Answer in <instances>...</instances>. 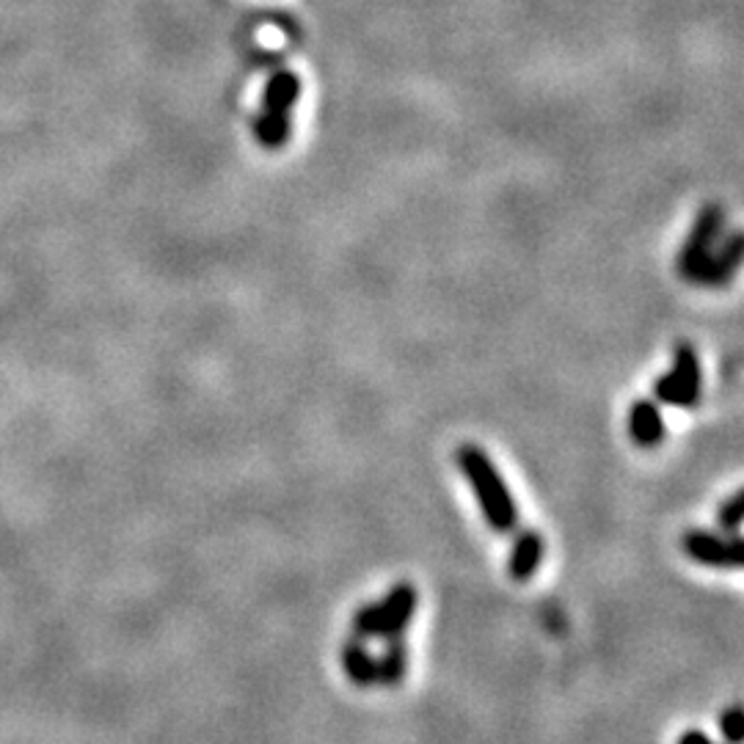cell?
Wrapping results in <instances>:
<instances>
[{"label":"cell","mask_w":744,"mask_h":744,"mask_svg":"<svg viewBox=\"0 0 744 744\" xmlns=\"http://www.w3.org/2000/svg\"><path fill=\"white\" fill-rule=\"evenodd\" d=\"M725 229V210L720 205H706L698 212L692 232L679 256V271L687 282L717 287L736 273L742 262V234Z\"/></svg>","instance_id":"6da1fadb"},{"label":"cell","mask_w":744,"mask_h":744,"mask_svg":"<svg viewBox=\"0 0 744 744\" xmlns=\"http://www.w3.org/2000/svg\"><path fill=\"white\" fill-rule=\"evenodd\" d=\"M455 461L461 467L463 478H467L469 489H472L489 527L494 533H511L518 524V507L511 489H507L505 478H502L496 463L489 458V452L478 444H461L455 452Z\"/></svg>","instance_id":"7a4b0ae2"},{"label":"cell","mask_w":744,"mask_h":744,"mask_svg":"<svg viewBox=\"0 0 744 744\" xmlns=\"http://www.w3.org/2000/svg\"><path fill=\"white\" fill-rule=\"evenodd\" d=\"M301 97V81L293 70H279L268 77L262 111L254 119V138L265 149H282L293 133V108Z\"/></svg>","instance_id":"3957f363"},{"label":"cell","mask_w":744,"mask_h":744,"mask_svg":"<svg viewBox=\"0 0 744 744\" xmlns=\"http://www.w3.org/2000/svg\"><path fill=\"white\" fill-rule=\"evenodd\" d=\"M419 593L411 581H397L380 601L361 604L354 615V631L361 640H389L406 635L417 615Z\"/></svg>","instance_id":"277c9868"},{"label":"cell","mask_w":744,"mask_h":744,"mask_svg":"<svg viewBox=\"0 0 744 744\" xmlns=\"http://www.w3.org/2000/svg\"><path fill=\"white\" fill-rule=\"evenodd\" d=\"M703 370L695 348L690 343H679L673 348V367L653 380V400L659 406L692 408L701 400Z\"/></svg>","instance_id":"5b68a950"},{"label":"cell","mask_w":744,"mask_h":744,"mask_svg":"<svg viewBox=\"0 0 744 744\" xmlns=\"http://www.w3.org/2000/svg\"><path fill=\"white\" fill-rule=\"evenodd\" d=\"M684 552L695 563L709 568H740L742 538L740 533H712V530H690L684 535Z\"/></svg>","instance_id":"8992f818"},{"label":"cell","mask_w":744,"mask_h":744,"mask_svg":"<svg viewBox=\"0 0 744 744\" xmlns=\"http://www.w3.org/2000/svg\"><path fill=\"white\" fill-rule=\"evenodd\" d=\"M544 535L538 530H522L516 535L511 546V563H507V570L516 581H530L535 574H538L541 563H544Z\"/></svg>","instance_id":"52a82bcc"},{"label":"cell","mask_w":744,"mask_h":744,"mask_svg":"<svg viewBox=\"0 0 744 744\" xmlns=\"http://www.w3.org/2000/svg\"><path fill=\"white\" fill-rule=\"evenodd\" d=\"M629 436L635 444L659 447L664 441V417L657 400H637L629 408Z\"/></svg>","instance_id":"ba28073f"},{"label":"cell","mask_w":744,"mask_h":744,"mask_svg":"<svg viewBox=\"0 0 744 744\" xmlns=\"http://www.w3.org/2000/svg\"><path fill=\"white\" fill-rule=\"evenodd\" d=\"M339 662H343V670H345V675H348L350 684H356V687L378 684L375 657L370 648H367V640H361V637H354V640L343 642Z\"/></svg>","instance_id":"9c48e42d"},{"label":"cell","mask_w":744,"mask_h":744,"mask_svg":"<svg viewBox=\"0 0 744 744\" xmlns=\"http://www.w3.org/2000/svg\"><path fill=\"white\" fill-rule=\"evenodd\" d=\"M384 651L375 657V670H378V684L384 687H400L408 670V648L402 637H389L384 640Z\"/></svg>","instance_id":"30bf717a"},{"label":"cell","mask_w":744,"mask_h":744,"mask_svg":"<svg viewBox=\"0 0 744 744\" xmlns=\"http://www.w3.org/2000/svg\"><path fill=\"white\" fill-rule=\"evenodd\" d=\"M742 511H744V491H734L717 511L720 530H723V533H740Z\"/></svg>","instance_id":"8fae6325"},{"label":"cell","mask_w":744,"mask_h":744,"mask_svg":"<svg viewBox=\"0 0 744 744\" xmlns=\"http://www.w3.org/2000/svg\"><path fill=\"white\" fill-rule=\"evenodd\" d=\"M742 709L731 706L720 714V734L729 744H740L742 742Z\"/></svg>","instance_id":"7c38bea8"},{"label":"cell","mask_w":744,"mask_h":744,"mask_svg":"<svg viewBox=\"0 0 744 744\" xmlns=\"http://www.w3.org/2000/svg\"><path fill=\"white\" fill-rule=\"evenodd\" d=\"M679 744H717V742L709 740V736L703 734V731H695V729H692V731H687L684 736H681Z\"/></svg>","instance_id":"4fadbf2b"}]
</instances>
